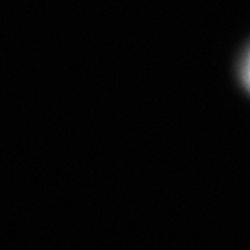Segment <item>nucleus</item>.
<instances>
[{
	"mask_svg": "<svg viewBox=\"0 0 250 250\" xmlns=\"http://www.w3.org/2000/svg\"><path fill=\"white\" fill-rule=\"evenodd\" d=\"M241 80L246 89L250 92V48L247 50L246 56L241 63Z\"/></svg>",
	"mask_w": 250,
	"mask_h": 250,
	"instance_id": "nucleus-1",
	"label": "nucleus"
}]
</instances>
